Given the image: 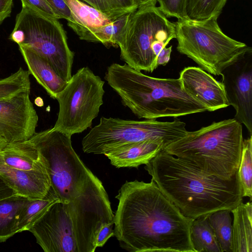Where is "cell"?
<instances>
[{
    "label": "cell",
    "instance_id": "6da1fadb",
    "mask_svg": "<svg viewBox=\"0 0 252 252\" xmlns=\"http://www.w3.org/2000/svg\"><path fill=\"white\" fill-rule=\"evenodd\" d=\"M116 198L114 236L130 252H194L192 219L185 216L152 180L126 181Z\"/></svg>",
    "mask_w": 252,
    "mask_h": 252
},
{
    "label": "cell",
    "instance_id": "7a4b0ae2",
    "mask_svg": "<svg viewBox=\"0 0 252 252\" xmlns=\"http://www.w3.org/2000/svg\"><path fill=\"white\" fill-rule=\"evenodd\" d=\"M144 168L163 193L191 219L231 211L243 202L237 172L231 179L220 178L162 150Z\"/></svg>",
    "mask_w": 252,
    "mask_h": 252
},
{
    "label": "cell",
    "instance_id": "3957f363",
    "mask_svg": "<svg viewBox=\"0 0 252 252\" xmlns=\"http://www.w3.org/2000/svg\"><path fill=\"white\" fill-rule=\"evenodd\" d=\"M105 79L139 118H177L207 111L183 89L179 78L153 77L126 63H113Z\"/></svg>",
    "mask_w": 252,
    "mask_h": 252
},
{
    "label": "cell",
    "instance_id": "277c9868",
    "mask_svg": "<svg viewBox=\"0 0 252 252\" xmlns=\"http://www.w3.org/2000/svg\"><path fill=\"white\" fill-rule=\"evenodd\" d=\"M243 141L242 126L229 119L193 131L162 151L206 174L229 179L237 172Z\"/></svg>",
    "mask_w": 252,
    "mask_h": 252
},
{
    "label": "cell",
    "instance_id": "5b68a950",
    "mask_svg": "<svg viewBox=\"0 0 252 252\" xmlns=\"http://www.w3.org/2000/svg\"><path fill=\"white\" fill-rule=\"evenodd\" d=\"M217 19L188 18L174 23L178 51L216 76L221 75L226 68L252 51L245 43L224 34Z\"/></svg>",
    "mask_w": 252,
    "mask_h": 252
},
{
    "label": "cell",
    "instance_id": "8992f818",
    "mask_svg": "<svg viewBox=\"0 0 252 252\" xmlns=\"http://www.w3.org/2000/svg\"><path fill=\"white\" fill-rule=\"evenodd\" d=\"M29 140L42 160L57 197L66 204L72 202L85 190L91 170L74 150L71 136L51 128L36 132Z\"/></svg>",
    "mask_w": 252,
    "mask_h": 252
},
{
    "label": "cell",
    "instance_id": "52a82bcc",
    "mask_svg": "<svg viewBox=\"0 0 252 252\" xmlns=\"http://www.w3.org/2000/svg\"><path fill=\"white\" fill-rule=\"evenodd\" d=\"M186 124L175 118L171 122L142 121L102 117L82 141L84 153H105L122 146L144 141H158L165 147L185 136Z\"/></svg>",
    "mask_w": 252,
    "mask_h": 252
},
{
    "label": "cell",
    "instance_id": "ba28073f",
    "mask_svg": "<svg viewBox=\"0 0 252 252\" xmlns=\"http://www.w3.org/2000/svg\"><path fill=\"white\" fill-rule=\"evenodd\" d=\"M9 38L44 58L66 82L71 78L74 54L68 46L65 32L58 19L22 6Z\"/></svg>",
    "mask_w": 252,
    "mask_h": 252
},
{
    "label": "cell",
    "instance_id": "9c48e42d",
    "mask_svg": "<svg viewBox=\"0 0 252 252\" xmlns=\"http://www.w3.org/2000/svg\"><path fill=\"white\" fill-rule=\"evenodd\" d=\"M175 38V23L158 7L138 8L132 13L119 42L121 58L137 71L152 72L158 67L153 47L160 42L168 44Z\"/></svg>",
    "mask_w": 252,
    "mask_h": 252
},
{
    "label": "cell",
    "instance_id": "30bf717a",
    "mask_svg": "<svg viewBox=\"0 0 252 252\" xmlns=\"http://www.w3.org/2000/svg\"><path fill=\"white\" fill-rule=\"evenodd\" d=\"M104 85L89 67L80 68L55 98L59 111L52 128L71 136L91 127L103 103Z\"/></svg>",
    "mask_w": 252,
    "mask_h": 252
},
{
    "label": "cell",
    "instance_id": "8fae6325",
    "mask_svg": "<svg viewBox=\"0 0 252 252\" xmlns=\"http://www.w3.org/2000/svg\"><path fill=\"white\" fill-rule=\"evenodd\" d=\"M29 231L45 252H77L71 219L61 201L51 205Z\"/></svg>",
    "mask_w": 252,
    "mask_h": 252
},
{
    "label": "cell",
    "instance_id": "7c38bea8",
    "mask_svg": "<svg viewBox=\"0 0 252 252\" xmlns=\"http://www.w3.org/2000/svg\"><path fill=\"white\" fill-rule=\"evenodd\" d=\"M252 51L228 66L222 72L229 105L235 114L234 119L244 124L252 134Z\"/></svg>",
    "mask_w": 252,
    "mask_h": 252
},
{
    "label": "cell",
    "instance_id": "4fadbf2b",
    "mask_svg": "<svg viewBox=\"0 0 252 252\" xmlns=\"http://www.w3.org/2000/svg\"><path fill=\"white\" fill-rule=\"evenodd\" d=\"M30 92L0 101V136L8 143L28 140L36 133L38 117Z\"/></svg>",
    "mask_w": 252,
    "mask_h": 252
},
{
    "label": "cell",
    "instance_id": "5bb4252c",
    "mask_svg": "<svg viewBox=\"0 0 252 252\" xmlns=\"http://www.w3.org/2000/svg\"><path fill=\"white\" fill-rule=\"evenodd\" d=\"M179 79L183 89L207 111H215L229 106L222 83L201 67L184 68Z\"/></svg>",
    "mask_w": 252,
    "mask_h": 252
},
{
    "label": "cell",
    "instance_id": "9a60e30c",
    "mask_svg": "<svg viewBox=\"0 0 252 252\" xmlns=\"http://www.w3.org/2000/svg\"><path fill=\"white\" fill-rule=\"evenodd\" d=\"M0 177L17 194L29 198H44L51 190L46 168L23 170L0 164Z\"/></svg>",
    "mask_w": 252,
    "mask_h": 252
},
{
    "label": "cell",
    "instance_id": "2e32d148",
    "mask_svg": "<svg viewBox=\"0 0 252 252\" xmlns=\"http://www.w3.org/2000/svg\"><path fill=\"white\" fill-rule=\"evenodd\" d=\"M164 147L161 142L148 140L126 145L104 155L117 168H137L148 163Z\"/></svg>",
    "mask_w": 252,
    "mask_h": 252
},
{
    "label": "cell",
    "instance_id": "e0dca14e",
    "mask_svg": "<svg viewBox=\"0 0 252 252\" xmlns=\"http://www.w3.org/2000/svg\"><path fill=\"white\" fill-rule=\"evenodd\" d=\"M19 50L28 67V71L52 97L66 86L67 82L59 76L49 63L32 49L19 45Z\"/></svg>",
    "mask_w": 252,
    "mask_h": 252
},
{
    "label": "cell",
    "instance_id": "ac0fdd59",
    "mask_svg": "<svg viewBox=\"0 0 252 252\" xmlns=\"http://www.w3.org/2000/svg\"><path fill=\"white\" fill-rule=\"evenodd\" d=\"M0 164L23 170L46 168L36 149L29 139L8 143L0 149Z\"/></svg>",
    "mask_w": 252,
    "mask_h": 252
},
{
    "label": "cell",
    "instance_id": "d6986e66",
    "mask_svg": "<svg viewBox=\"0 0 252 252\" xmlns=\"http://www.w3.org/2000/svg\"><path fill=\"white\" fill-rule=\"evenodd\" d=\"M69 8L70 21L67 25L77 32L108 25L123 15L107 14L80 0H64Z\"/></svg>",
    "mask_w": 252,
    "mask_h": 252
},
{
    "label": "cell",
    "instance_id": "ffe728a7",
    "mask_svg": "<svg viewBox=\"0 0 252 252\" xmlns=\"http://www.w3.org/2000/svg\"><path fill=\"white\" fill-rule=\"evenodd\" d=\"M233 215L231 252H252V200L231 210Z\"/></svg>",
    "mask_w": 252,
    "mask_h": 252
},
{
    "label": "cell",
    "instance_id": "44dd1931",
    "mask_svg": "<svg viewBox=\"0 0 252 252\" xmlns=\"http://www.w3.org/2000/svg\"><path fill=\"white\" fill-rule=\"evenodd\" d=\"M133 12L124 14L108 25L80 31L76 34L81 40L100 42L107 47H118L121 36Z\"/></svg>",
    "mask_w": 252,
    "mask_h": 252
},
{
    "label": "cell",
    "instance_id": "7402d4cb",
    "mask_svg": "<svg viewBox=\"0 0 252 252\" xmlns=\"http://www.w3.org/2000/svg\"><path fill=\"white\" fill-rule=\"evenodd\" d=\"M60 201L51 188L44 198H29L19 211L17 217V233L29 230L34 222L57 201Z\"/></svg>",
    "mask_w": 252,
    "mask_h": 252
},
{
    "label": "cell",
    "instance_id": "603a6c76",
    "mask_svg": "<svg viewBox=\"0 0 252 252\" xmlns=\"http://www.w3.org/2000/svg\"><path fill=\"white\" fill-rule=\"evenodd\" d=\"M28 199L16 194L0 200V243L17 233V217Z\"/></svg>",
    "mask_w": 252,
    "mask_h": 252
},
{
    "label": "cell",
    "instance_id": "cb8c5ba5",
    "mask_svg": "<svg viewBox=\"0 0 252 252\" xmlns=\"http://www.w3.org/2000/svg\"><path fill=\"white\" fill-rule=\"evenodd\" d=\"M190 238L194 252H221L208 215L193 220L190 227Z\"/></svg>",
    "mask_w": 252,
    "mask_h": 252
},
{
    "label": "cell",
    "instance_id": "d4e9b609",
    "mask_svg": "<svg viewBox=\"0 0 252 252\" xmlns=\"http://www.w3.org/2000/svg\"><path fill=\"white\" fill-rule=\"evenodd\" d=\"M231 211L223 209L208 215V219L216 236L221 252H231L232 224Z\"/></svg>",
    "mask_w": 252,
    "mask_h": 252
},
{
    "label": "cell",
    "instance_id": "484cf974",
    "mask_svg": "<svg viewBox=\"0 0 252 252\" xmlns=\"http://www.w3.org/2000/svg\"><path fill=\"white\" fill-rule=\"evenodd\" d=\"M238 178L242 196L252 197V135L243 139L238 169Z\"/></svg>",
    "mask_w": 252,
    "mask_h": 252
},
{
    "label": "cell",
    "instance_id": "4316f807",
    "mask_svg": "<svg viewBox=\"0 0 252 252\" xmlns=\"http://www.w3.org/2000/svg\"><path fill=\"white\" fill-rule=\"evenodd\" d=\"M227 0H187V14L192 20L218 19Z\"/></svg>",
    "mask_w": 252,
    "mask_h": 252
},
{
    "label": "cell",
    "instance_id": "83f0119b",
    "mask_svg": "<svg viewBox=\"0 0 252 252\" xmlns=\"http://www.w3.org/2000/svg\"><path fill=\"white\" fill-rule=\"evenodd\" d=\"M30 73L22 67L10 76L0 79V101L26 91H31Z\"/></svg>",
    "mask_w": 252,
    "mask_h": 252
},
{
    "label": "cell",
    "instance_id": "f1b7e54d",
    "mask_svg": "<svg viewBox=\"0 0 252 252\" xmlns=\"http://www.w3.org/2000/svg\"><path fill=\"white\" fill-rule=\"evenodd\" d=\"M102 13L123 15L137 8L135 0H82Z\"/></svg>",
    "mask_w": 252,
    "mask_h": 252
},
{
    "label": "cell",
    "instance_id": "f546056e",
    "mask_svg": "<svg viewBox=\"0 0 252 252\" xmlns=\"http://www.w3.org/2000/svg\"><path fill=\"white\" fill-rule=\"evenodd\" d=\"M159 10L166 17H175L178 20L189 18L187 14V0H157Z\"/></svg>",
    "mask_w": 252,
    "mask_h": 252
},
{
    "label": "cell",
    "instance_id": "4dcf8cb0",
    "mask_svg": "<svg viewBox=\"0 0 252 252\" xmlns=\"http://www.w3.org/2000/svg\"><path fill=\"white\" fill-rule=\"evenodd\" d=\"M22 6L29 7L43 15L58 18L51 7L44 0H21Z\"/></svg>",
    "mask_w": 252,
    "mask_h": 252
},
{
    "label": "cell",
    "instance_id": "1f68e13d",
    "mask_svg": "<svg viewBox=\"0 0 252 252\" xmlns=\"http://www.w3.org/2000/svg\"><path fill=\"white\" fill-rule=\"evenodd\" d=\"M51 7L58 19L70 21V11L64 0H44Z\"/></svg>",
    "mask_w": 252,
    "mask_h": 252
},
{
    "label": "cell",
    "instance_id": "d6a6232c",
    "mask_svg": "<svg viewBox=\"0 0 252 252\" xmlns=\"http://www.w3.org/2000/svg\"><path fill=\"white\" fill-rule=\"evenodd\" d=\"M113 225L114 223H110L105 224L101 227L96 239V248L104 246L107 240L114 235Z\"/></svg>",
    "mask_w": 252,
    "mask_h": 252
},
{
    "label": "cell",
    "instance_id": "836d02e7",
    "mask_svg": "<svg viewBox=\"0 0 252 252\" xmlns=\"http://www.w3.org/2000/svg\"><path fill=\"white\" fill-rule=\"evenodd\" d=\"M13 0H0V24L10 16Z\"/></svg>",
    "mask_w": 252,
    "mask_h": 252
},
{
    "label": "cell",
    "instance_id": "e575fe53",
    "mask_svg": "<svg viewBox=\"0 0 252 252\" xmlns=\"http://www.w3.org/2000/svg\"><path fill=\"white\" fill-rule=\"evenodd\" d=\"M172 47V46L168 48L165 47L158 55L157 58L158 66L161 65H165L170 61Z\"/></svg>",
    "mask_w": 252,
    "mask_h": 252
},
{
    "label": "cell",
    "instance_id": "d590c367",
    "mask_svg": "<svg viewBox=\"0 0 252 252\" xmlns=\"http://www.w3.org/2000/svg\"><path fill=\"white\" fill-rule=\"evenodd\" d=\"M16 194V191L0 177V200Z\"/></svg>",
    "mask_w": 252,
    "mask_h": 252
},
{
    "label": "cell",
    "instance_id": "8d00e7d4",
    "mask_svg": "<svg viewBox=\"0 0 252 252\" xmlns=\"http://www.w3.org/2000/svg\"><path fill=\"white\" fill-rule=\"evenodd\" d=\"M138 8L150 5H156L157 0H135Z\"/></svg>",
    "mask_w": 252,
    "mask_h": 252
},
{
    "label": "cell",
    "instance_id": "74e56055",
    "mask_svg": "<svg viewBox=\"0 0 252 252\" xmlns=\"http://www.w3.org/2000/svg\"><path fill=\"white\" fill-rule=\"evenodd\" d=\"M34 103L38 107H41L44 105L43 99L40 97H37L34 99Z\"/></svg>",
    "mask_w": 252,
    "mask_h": 252
},
{
    "label": "cell",
    "instance_id": "f35d334b",
    "mask_svg": "<svg viewBox=\"0 0 252 252\" xmlns=\"http://www.w3.org/2000/svg\"><path fill=\"white\" fill-rule=\"evenodd\" d=\"M7 143L5 139L0 136V150L4 148Z\"/></svg>",
    "mask_w": 252,
    "mask_h": 252
}]
</instances>
